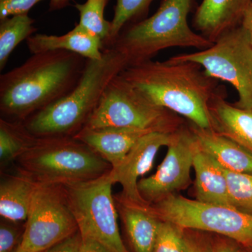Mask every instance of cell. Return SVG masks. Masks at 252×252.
Listing matches in <instances>:
<instances>
[{
	"mask_svg": "<svg viewBox=\"0 0 252 252\" xmlns=\"http://www.w3.org/2000/svg\"><path fill=\"white\" fill-rule=\"evenodd\" d=\"M87 60L69 51H46L1 74V118L23 122L62 99L80 81Z\"/></svg>",
	"mask_w": 252,
	"mask_h": 252,
	"instance_id": "1",
	"label": "cell"
},
{
	"mask_svg": "<svg viewBox=\"0 0 252 252\" xmlns=\"http://www.w3.org/2000/svg\"><path fill=\"white\" fill-rule=\"evenodd\" d=\"M120 75L153 103L195 127L213 130L210 104L220 86L197 63L152 60L129 66Z\"/></svg>",
	"mask_w": 252,
	"mask_h": 252,
	"instance_id": "2",
	"label": "cell"
},
{
	"mask_svg": "<svg viewBox=\"0 0 252 252\" xmlns=\"http://www.w3.org/2000/svg\"><path fill=\"white\" fill-rule=\"evenodd\" d=\"M127 67L125 58L112 47L100 59L87 60L80 81L67 95L23 122L36 138L74 137L86 125L106 88Z\"/></svg>",
	"mask_w": 252,
	"mask_h": 252,
	"instance_id": "3",
	"label": "cell"
},
{
	"mask_svg": "<svg viewBox=\"0 0 252 252\" xmlns=\"http://www.w3.org/2000/svg\"><path fill=\"white\" fill-rule=\"evenodd\" d=\"M193 1L162 0L152 16L126 26L107 47L122 54L127 67L152 61L160 51L169 48L208 49L214 43L189 26Z\"/></svg>",
	"mask_w": 252,
	"mask_h": 252,
	"instance_id": "4",
	"label": "cell"
},
{
	"mask_svg": "<svg viewBox=\"0 0 252 252\" xmlns=\"http://www.w3.org/2000/svg\"><path fill=\"white\" fill-rule=\"evenodd\" d=\"M17 161L20 174L38 185L84 183L112 168L90 147L70 137L37 138Z\"/></svg>",
	"mask_w": 252,
	"mask_h": 252,
	"instance_id": "5",
	"label": "cell"
},
{
	"mask_svg": "<svg viewBox=\"0 0 252 252\" xmlns=\"http://www.w3.org/2000/svg\"><path fill=\"white\" fill-rule=\"evenodd\" d=\"M106 127L173 132L181 124L174 113L153 103L119 74L106 88L84 128Z\"/></svg>",
	"mask_w": 252,
	"mask_h": 252,
	"instance_id": "6",
	"label": "cell"
},
{
	"mask_svg": "<svg viewBox=\"0 0 252 252\" xmlns=\"http://www.w3.org/2000/svg\"><path fill=\"white\" fill-rule=\"evenodd\" d=\"M109 173L91 182L63 187L81 238L99 244L108 252H129L121 236L112 195L114 184Z\"/></svg>",
	"mask_w": 252,
	"mask_h": 252,
	"instance_id": "7",
	"label": "cell"
},
{
	"mask_svg": "<svg viewBox=\"0 0 252 252\" xmlns=\"http://www.w3.org/2000/svg\"><path fill=\"white\" fill-rule=\"evenodd\" d=\"M169 60L197 63L207 75L235 88L238 94L235 106L252 109V42L241 25L220 36L208 49Z\"/></svg>",
	"mask_w": 252,
	"mask_h": 252,
	"instance_id": "8",
	"label": "cell"
},
{
	"mask_svg": "<svg viewBox=\"0 0 252 252\" xmlns=\"http://www.w3.org/2000/svg\"><path fill=\"white\" fill-rule=\"evenodd\" d=\"M160 220L182 230L217 233L252 248V214L227 205L171 195L152 205Z\"/></svg>",
	"mask_w": 252,
	"mask_h": 252,
	"instance_id": "9",
	"label": "cell"
},
{
	"mask_svg": "<svg viewBox=\"0 0 252 252\" xmlns=\"http://www.w3.org/2000/svg\"><path fill=\"white\" fill-rule=\"evenodd\" d=\"M78 232L64 187L36 184L21 246L41 252Z\"/></svg>",
	"mask_w": 252,
	"mask_h": 252,
	"instance_id": "10",
	"label": "cell"
},
{
	"mask_svg": "<svg viewBox=\"0 0 252 252\" xmlns=\"http://www.w3.org/2000/svg\"><path fill=\"white\" fill-rule=\"evenodd\" d=\"M197 147L190 127L181 126L173 132L166 156L157 172L140 179L137 184L140 195L147 203L154 205L189 185Z\"/></svg>",
	"mask_w": 252,
	"mask_h": 252,
	"instance_id": "11",
	"label": "cell"
},
{
	"mask_svg": "<svg viewBox=\"0 0 252 252\" xmlns=\"http://www.w3.org/2000/svg\"><path fill=\"white\" fill-rule=\"evenodd\" d=\"M173 132L153 131L137 141L123 161L112 167L109 176L114 184H120L124 198L140 205H150L141 196L137 184L153 167L159 149L167 147Z\"/></svg>",
	"mask_w": 252,
	"mask_h": 252,
	"instance_id": "12",
	"label": "cell"
},
{
	"mask_svg": "<svg viewBox=\"0 0 252 252\" xmlns=\"http://www.w3.org/2000/svg\"><path fill=\"white\" fill-rule=\"evenodd\" d=\"M251 0H203L195 10L193 26L215 43L225 32L241 24Z\"/></svg>",
	"mask_w": 252,
	"mask_h": 252,
	"instance_id": "13",
	"label": "cell"
},
{
	"mask_svg": "<svg viewBox=\"0 0 252 252\" xmlns=\"http://www.w3.org/2000/svg\"><path fill=\"white\" fill-rule=\"evenodd\" d=\"M153 131L132 127L84 128L73 137L90 147L112 167H115L141 137Z\"/></svg>",
	"mask_w": 252,
	"mask_h": 252,
	"instance_id": "14",
	"label": "cell"
},
{
	"mask_svg": "<svg viewBox=\"0 0 252 252\" xmlns=\"http://www.w3.org/2000/svg\"><path fill=\"white\" fill-rule=\"evenodd\" d=\"M114 200L134 252H152L161 223L153 207L134 203L121 195L114 196Z\"/></svg>",
	"mask_w": 252,
	"mask_h": 252,
	"instance_id": "15",
	"label": "cell"
},
{
	"mask_svg": "<svg viewBox=\"0 0 252 252\" xmlns=\"http://www.w3.org/2000/svg\"><path fill=\"white\" fill-rule=\"evenodd\" d=\"M224 86H220L210 104L213 130L252 153V109L240 108L226 101Z\"/></svg>",
	"mask_w": 252,
	"mask_h": 252,
	"instance_id": "16",
	"label": "cell"
},
{
	"mask_svg": "<svg viewBox=\"0 0 252 252\" xmlns=\"http://www.w3.org/2000/svg\"><path fill=\"white\" fill-rule=\"evenodd\" d=\"M26 42L32 54L60 50L74 53L89 60L100 59L103 54L102 41L78 24L63 35L35 34L28 38Z\"/></svg>",
	"mask_w": 252,
	"mask_h": 252,
	"instance_id": "17",
	"label": "cell"
},
{
	"mask_svg": "<svg viewBox=\"0 0 252 252\" xmlns=\"http://www.w3.org/2000/svg\"><path fill=\"white\" fill-rule=\"evenodd\" d=\"M199 147L213 158L225 170L252 174V153L241 145L213 130L190 127Z\"/></svg>",
	"mask_w": 252,
	"mask_h": 252,
	"instance_id": "18",
	"label": "cell"
},
{
	"mask_svg": "<svg viewBox=\"0 0 252 252\" xmlns=\"http://www.w3.org/2000/svg\"><path fill=\"white\" fill-rule=\"evenodd\" d=\"M193 168L195 173L197 200L233 207L224 170L213 158L202 150L198 144L194 155Z\"/></svg>",
	"mask_w": 252,
	"mask_h": 252,
	"instance_id": "19",
	"label": "cell"
},
{
	"mask_svg": "<svg viewBox=\"0 0 252 252\" xmlns=\"http://www.w3.org/2000/svg\"><path fill=\"white\" fill-rule=\"evenodd\" d=\"M36 183L26 176H9L0 185V215L13 223L27 220Z\"/></svg>",
	"mask_w": 252,
	"mask_h": 252,
	"instance_id": "20",
	"label": "cell"
},
{
	"mask_svg": "<svg viewBox=\"0 0 252 252\" xmlns=\"http://www.w3.org/2000/svg\"><path fill=\"white\" fill-rule=\"evenodd\" d=\"M34 23L28 14L17 15L0 21V70L4 69L16 46L37 31Z\"/></svg>",
	"mask_w": 252,
	"mask_h": 252,
	"instance_id": "21",
	"label": "cell"
},
{
	"mask_svg": "<svg viewBox=\"0 0 252 252\" xmlns=\"http://www.w3.org/2000/svg\"><path fill=\"white\" fill-rule=\"evenodd\" d=\"M37 140L21 122L0 119V158L1 162L17 160Z\"/></svg>",
	"mask_w": 252,
	"mask_h": 252,
	"instance_id": "22",
	"label": "cell"
},
{
	"mask_svg": "<svg viewBox=\"0 0 252 252\" xmlns=\"http://www.w3.org/2000/svg\"><path fill=\"white\" fill-rule=\"evenodd\" d=\"M109 0H86L84 4H77L79 13V26L98 36L104 48L110 35L111 22L104 18V10Z\"/></svg>",
	"mask_w": 252,
	"mask_h": 252,
	"instance_id": "23",
	"label": "cell"
},
{
	"mask_svg": "<svg viewBox=\"0 0 252 252\" xmlns=\"http://www.w3.org/2000/svg\"><path fill=\"white\" fill-rule=\"evenodd\" d=\"M154 0H117L114 14L111 22L110 35L107 47L117 37L126 26L146 18Z\"/></svg>",
	"mask_w": 252,
	"mask_h": 252,
	"instance_id": "24",
	"label": "cell"
},
{
	"mask_svg": "<svg viewBox=\"0 0 252 252\" xmlns=\"http://www.w3.org/2000/svg\"><path fill=\"white\" fill-rule=\"evenodd\" d=\"M224 171L232 206L252 214V174Z\"/></svg>",
	"mask_w": 252,
	"mask_h": 252,
	"instance_id": "25",
	"label": "cell"
},
{
	"mask_svg": "<svg viewBox=\"0 0 252 252\" xmlns=\"http://www.w3.org/2000/svg\"><path fill=\"white\" fill-rule=\"evenodd\" d=\"M183 230L173 223L161 220L152 252H188Z\"/></svg>",
	"mask_w": 252,
	"mask_h": 252,
	"instance_id": "26",
	"label": "cell"
},
{
	"mask_svg": "<svg viewBox=\"0 0 252 252\" xmlns=\"http://www.w3.org/2000/svg\"><path fill=\"white\" fill-rule=\"evenodd\" d=\"M41 0H0V21L17 16L28 14L30 10Z\"/></svg>",
	"mask_w": 252,
	"mask_h": 252,
	"instance_id": "27",
	"label": "cell"
},
{
	"mask_svg": "<svg viewBox=\"0 0 252 252\" xmlns=\"http://www.w3.org/2000/svg\"><path fill=\"white\" fill-rule=\"evenodd\" d=\"M1 222L0 225V252H13L18 246L19 232L13 224Z\"/></svg>",
	"mask_w": 252,
	"mask_h": 252,
	"instance_id": "28",
	"label": "cell"
},
{
	"mask_svg": "<svg viewBox=\"0 0 252 252\" xmlns=\"http://www.w3.org/2000/svg\"><path fill=\"white\" fill-rule=\"evenodd\" d=\"M81 243L79 232L57 245L41 252H79Z\"/></svg>",
	"mask_w": 252,
	"mask_h": 252,
	"instance_id": "29",
	"label": "cell"
},
{
	"mask_svg": "<svg viewBox=\"0 0 252 252\" xmlns=\"http://www.w3.org/2000/svg\"><path fill=\"white\" fill-rule=\"evenodd\" d=\"M188 252H213L212 243L198 236H186Z\"/></svg>",
	"mask_w": 252,
	"mask_h": 252,
	"instance_id": "30",
	"label": "cell"
},
{
	"mask_svg": "<svg viewBox=\"0 0 252 252\" xmlns=\"http://www.w3.org/2000/svg\"><path fill=\"white\" fill-rule=\"evenodd\" d=\"M79 252H108L99 244L88 239L81 238Z\"/></svg>",
	"mask_w": 252,
	"mask_h": 252,
	"instance_id": "31",
	"label": "cell"
},
{
	"mask_svg": "<svg viewBox=\"0 0 252 252\" xmlns=\"http://www.w3.org/2000/svg\"><path fill=\"white\" fill-rule=\"evenodd\" d=\"M213 252H241L235 245L225 240H220L212 243Z\"/></svg>",
	"mask_w": 252,
	"mask_h": 252,
	"instance_id": "32",
	"label": "cell"
},
{
	"mask_svg": "<svg viewBox=\"0 0 252 252\" xmlns=\"http://www.w3.org/2000/svg\"><path fill=\"white\" fill-rule=\"evenodd\" d=\"M240 25L248 33L252 42V0L250 1L248 9L245 11Z\"/></svg>",
	"mask_w": 252,
	"mask_h": 252,
	"instance_id": "33",
	"label": "cell"
},
{
	"mask_svg": "<svg viewBox=\"0 0 252 252\" xmlns=\"http://www.w3.org/2000/svg\"><path fill=\"white\" fill-rule=\"evenodd\" d=\"M71 0H51L50 1V11H57L66 7Z\"/></svg>",
	"mask_w": 252,
	"mask_h": 252,
	"instance_id": "34",
	"label": "cell"
},
{
	"mask_svg": "<svg viewBox=\"0 0 252 252\" xmlns=\"http://www.w3.org/2000/svg\"><path fill=\"white\" fill-rule=\"evenodd\" d=\"M13 252H32L31 251H29V250H26V249H24L22 248V247L21 246V245H20V243L18 244V245L17 247H16V248H15V250Z\"/></svg>",
	"mask_w": 252,
	"mask_h": 252,
	"instance_id": "35",
	"label": "cell"
}]
</instances>
